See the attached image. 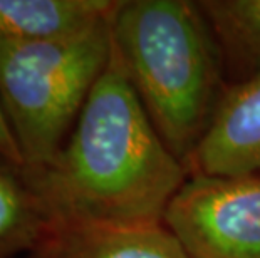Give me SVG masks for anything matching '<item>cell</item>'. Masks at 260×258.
<instances>
[{"label": "cell", "mask_w": 260, "mask_h": 258, "mask_svg": "<svg viewBox=\"0 0 260 258\" xmlns=\"http://www.w3.org/2000/svg\"><path fill=\"white\" fill-rule=\"evenodd\" d=\"M27 173L51 222L99 225L163 223L190 176L154 129L114 47L62 150Z\"/></svg>", "instance_id": "6da1fadb"}, {"label": "cell", "mask_w": 260, "mask_h": 258, "mask_svg": "<svg viewBox=\"0 0 260 258\" xmlns=\"http://www.w3.org/2000/svg\"><path fill=\"white\" fill-rule=\"evenodd\" d=\"M113 47L154 129L185 164L215 116L220 49L197 2L121 0Z\"/></svg>", "instance_id": "7a4b0ae2"}, {"label": "cell", "mask_w": 260, "mask_h": 258, "mask_svg": "<svg viewBox=\"0 0 260 258\" xmlns=\"http://www.w3.org/2000/svg\"><path fill=\"white\" fill-rule=\"evenodd\" d=\"M111 24L56 41H0V104L29 171L68 141L111 57Z\"/></svg>", "instance_id": "3957f363"}, {"label": "cell", "mask_w": 260, "mask_h": 258, "mask_svg": "<svg viewBox=\"0 0 260 258\" xmlns=\"http://www.w3.org/2000/svg\"><path fill=\"white\" fill-rule=\"evenodd\" d=\"M163 223L186 258H260V174H190Z\"/></svg>", "instance_id": "277c9868"}, {"label": "cell", "mask_w": 260, "mask_h": 258, "mask_svg": "<svg viewBox=\"0 0 260 258\" xmlns=\"http://www.w3.org/2000/svg\"><path fill=\"white\" fill-rule=\"evenodd\" d=\"M190 174H260V74L229 87L186 164Z\"/></svg>", "instance_id": "5b68a950"}, {"label": "cell", "mask_w": 260, "mask_h": 258, "mask_svg": "<svg viewBox=\"0 0 260 258\" xmlns=\"http://www.w3.org/2000/svg\"><path fill=\"white\" fill-rule=\"evenodd\" d=\"M24 258H186L165 223L99 225L51 222Z\"/></svg>", "instance_id": "8992f818"}, {"label": "cell", "mask_w": 260, "mask_h": 258, "mask_svg": "<svg viewBox=\"0 0 260 258\" xmlns=\"http://www.w3.org/2000/svg\"><path fill=\"white\" fill-rule=\"evenodd\" d=\"M121 0H0V41L41 42L111 22Z\"/></svg>", "instance_id": "52a82bcc"}, {"label": "cell", "mask_w": 260, "mask_h": 258, "mask_svg": "<svg viewBox=\"0 0 260 258\" xmlns=\"http://www.w3.org/2000/svg\"><path fill=\"white\" fill-rule=\"evenodd\" d=\"M51 223L25 168L0 158V258H24Z\"/></svg>", "instance_id": "ba28073f"}, {"label": "cell", "mask_w": 260, "mask_h": 258, "mask_svg": "<svg viewBox=\"0 0 260 258\" xmlns=\"http://www.w3.org/2000/svg\"><path fill=\"white\" fill-rule=\"evenodd\" d=\"M197 4L218 49L222 47L237 64L248 70V79L258 76L260 0H203Z\"/></svg>", "instance_id": "9c48e42d"}, {"label": "cell", "mask_w": 260, "mask_h": 258, "mask_svg": "<svg viewBox=\"0 0 260 258\" xmlns=\"http://www.w3.org/2000/svg\"><path fill=\"white\" fill-rule=\"evenodd\" d=\"M0 158L7 159V161L17 164V166L25 168L24 158L20 155L19 144L14 138V133H12V129H10L7 118H5L2 104H0Z\"/></svg>", "instance_id": "30bf717a"}]
</instances>
